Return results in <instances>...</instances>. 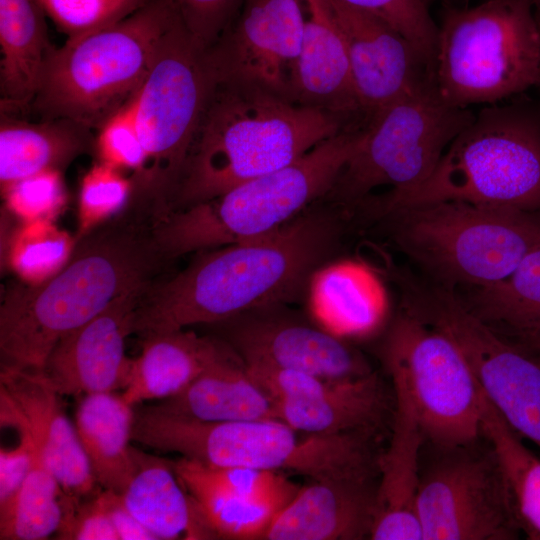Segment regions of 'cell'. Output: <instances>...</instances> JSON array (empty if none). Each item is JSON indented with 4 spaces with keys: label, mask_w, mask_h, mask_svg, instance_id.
Returning a JSON list of instances; mask_svg holds the SVG:
<instances>
[{
    "label": "cell",
    "mask_w": 540,
    "mask_h": 540,
    "mask_svg": "<svg viewBox=\"0 0 540 540\" xmlns=\"http://www.w3.org/2000/svg\"><path fill=\"white\" fill-rule=\"evenodd\" d=\"M329 212L307 207L265 236L198 252L182 271L145 290L132 334L213 325L257 307L300 300L338 245L340 229Z\"/></svg>",
    "instance_id": "obj_1"
},
{
    "label": "cell",
    "mask_w": 540,
    "mask_h": 540,
    "mask_svg": "<svg viewBox=\"0 0 540 540\" xmlns=\"http://www.w3.org/2000/svg\"><path fill=\"white\" fill-rule=\"evenodd\" d=\"M155 213L130 201L77 241L67 264L40 284L13 282L0 305L1 366L41 371L56 343L114 299L150 286L169 263L154 240Z\"/></svg>",
    "instance_id": "obj_2"
},
{
    "label": "cell",
    "mask_w": 540,
    "mask_h": 540,
    "mask_svg": "<svg viewBox=\"0 0 540 540\" xmlns=\"http://www.w3.org/2000/svg\"><path fill=\"white\" fill-rule=\"evenodd\" d=\"M350 127L261 87L215 79L168 212L281 169Z\"/></svg>",
    "instance_id": "obj_3"
},
{
    "label": "cell",
    "mask_w": 540,
    "mask_h": 540,
    "mask_svg": "<svg viewBox=\"0 0 540 540\" xmlns=\"http://www.w3.org/2000/svg\"><path fill=\"white\" fill-rule=\"evenodd\" d=\"M377 432L305 434L279 419L201 421L135 409L132 440L215 467L292 471L319 480L378 473Z\"/></svg>",
    "instance_id": "obj_4"
},
{
    "label": "cell",
    "mask_w": 540,
    "mask_h": 540,
    "mask_svg": "<svg viewBox=\"0 0 540 540\" xmlns=\"http://www.w3.org/2000/svg\"><path fill=\"white\" fill-rule=\"evenodd\" d=\"M363 135L345 128L281 169L166 213L153 225L158 249L171 262L277 230L328 193Z\"/></svg>",
    "instance_id": "obj_5"
},
{
    "label": "cell",
    "mask_w": 540,
    "mask_h": 540,
    "mask_svg": "<svg viewBox=\"0 0 540 540\" xmlns=\"http://www.w3.org/2000/svg\"><path fill=\"white\" fill-rule=\"evenodd\" d=\"M440 201L540 212V114L519 105L481 110L423 183L378 205L389 215Z\"/></svg>",
    "instance_id": "obj_6"
},
{
    "label": "cell",
    "mask_w": 540,
    "mask_h": 540,
    "mask_svg": "<svg viewBox=\"0 0 540 540\" xmlns=\"http://www.w3.org/2000/svg\"><path fill=\"white\" fill-rule=\"evenodd\" d=\"M177 16L171 0H148L119 22L67 39L51 54L30 109L97 130L136 95Z\"/></svg>",
    "instance_id": "obj_7"
},
{
    "label": "cell",
    "mask_w": 540,
    "mask_h": 540,
    "mask_svg": "<svg viewBox=\"0 0 540 540\" xmlns=\"http://www.w3.org/2000/svg\"><path fill=\"white\" fill-rule=\"evenodd\" d=\"M430 82L447 104H494L540 85V24L529 0L449 10L438 28Z\"/></svg>",
    "instance_id": "obj_8"
},
{
    "label": "cell",
    "mask_w": 540,
    "mask_h": 540,
    "mask_svg": "<svg viewBox=\"0 0 540 540\" xmlns=\"http://www.w3.org/2000/svg\"><path fill=\"white\" fill-rule=\"evenodd\" d=\"M214 83L206 50L178 14L135 96L136 126L147 164L140 175L131 176L132 197L159 213L169 211Z\"/></svg>",
    "instance_id": "obj_9"
},
{
    "label": "cell",
    "mask_w": 540,
    "mask_h": 540,
    "mask_svg": "<svg viewBox=\"0 0 540 540\" xmlns=\"http://www.w3.org/2000/svg\"><path fill=\"white\" fill-rule=\"evenodd\" d=\"M390 215L400 246L446 283L497 284L540 246V222L520 210L440 201Z\"/></svg>",
    "instance_id": "obj_10"
},
{
    "label": "cell",
    "mask_w": 540,
    "mask_h": 540,
    "mask_svg": "<svg viewBox=\"0 0 540 540\" xmlns=\"http://www.w3.org/2000/svg\"><path fill=\"white\" fill-rule=\"evenodd\" d=\"M474 118L468 108L445 103L429 79L371 118L361 143L323 198L350 205L363 202L380 186L401 193L420 185Z\"/></svg>",
    "instance_id": "obj_11"
},
{
    "label": "cell",
    "mask_w": 540,
    "mask_h": 540,
    "mask_svg": "<svg viewBox=\"0 0 540 540\" xmlns=\"http://www.w3.org/2000/svg\"><path fill=\"white\" fill-rule=\"evenodd\" d=\"M383 355L390 376L404 384L413 402L424 439L439 450L478 441L482 389L448 333L409 308L393 323Z\"/></svg>",
    "instance_id": "obj_12"
},
{
    "label": "cell",
    "mask_w": 540,
    "mask_h": 540,
    "mask_svg": "<svg viewBox=\"0 0 540 540\" xmlns=\"http://www.w3.org/2000/svg\"><path fill=\"white\" fill-rule=\"evenodd\" d=\"M475 445L440 450L443 456L421 473L423 540H511L521 534L491 447L479 451Z\"/></svg>",
    "instance_id": "obj_13"
},
{
    "label": "cell",
    "mask_w": 540,
    "mask_h": 540,
    "mask_svg": "<svg viewBox=\"0 0 540 540\" xmlns=\"http://www.w3.org/2000/svg\"><path fill=\"white\" fill-rule=\"evenodd\" d=\"M415 310L456 341L490 402L540 448V363L494 332L447 286L427 293Z\"/></svg>",
    "instance_id": "obj_14"
},
{
    "label": "cell",
    "mask_w": 540,
    "mask_h": 540,
    "mask_svg": "<svg viewBox=\"0 0 540 540\" xmlns=\"http://www.w3.org/2000/svg\"><path fill=\"white\" fill-rule=\"evenodd\" d=\"M287 304L257 307L213 324L248 366L293 370L326 379L374 372L366 358L330 331L314 326Z\"/></svg>",
    "instance_id": "obj_15"
},
{
    "label": "cell",
    "mask_w": 540,
    "mask_h": 540,
    "mask_svg": "<svg viewBox=\"0 0 540 540\" xmlns=\"http://www.w3.org/2000/svg\"><path fill=\"white\" fill-rule=\"evenodd\" d=\"M303 20L301 0H244L206 50L215 79L255 85L292 101Z\"/></svg>",
    "instance_id": "obj_16"
},
{
    "label": "cell",
    "mask_w": 540,
    "mask_h": 540,
    "mask_svg": "<svg viewBox=\"0 0 540 540\" xmlns=\"http://www.w3.org/2000/svg\"><path fill=\"white\" fill-rule=\"evenodd\" d=\"M247 369L273 400L277 418L299 432H378L388 416L389 396L375 372L336 380L263 366Z\"/></svg>",
    "instance_id": "obj_17"
},
{
    "label": "cell",
    "mask_w": 540,
    "mask_h": 540,
    "mask_svg": "<svg viewBox=\"0 0 540 540\" xmlns=\"http://www.w3.org/2000/svg\"><path fill=\"white\" fill-rule=\"evenodd\" d=\"M60 396L40 371L1 366V425L24 429L31 436L68 496L89 498L101 489Z\"/></svg>",
    "instance_id": "obj_18"
},
{
    "label": "cell",
    "mask_w": 540,
    "mask_h": 540,
    "mask_svg": "<svg viewBox=\"0 0 540 540\" xmlns=\"http://www.w3.org/2000/svg\"><path fill=\"white\" fill-rule=\"evenodd\" d=\"M148 287L120 295L56 343L40 372L61 396L124 390L132 360L125 354V340Z\"/></svg>",
    "instance_id": "obj_19"
},
{
    "label": "cell",
    "mask_w": 540,
    "mask_h": 540,
    "mask_svg": "<svg viewBox=\"0 0 540 540\" xmlns=\"http://www.w3.org/2000/svg\"><path fill=\"white\" fill-rule=\"evenodd\" d=\"M342 30L356 94L368 122L427 82L429 65L414 46L379 18L330 0Z\"/></svg>",
    "instance_id": "obj_20"
},
{
    "label": "cell",
    "mask_w": 540,
    "mask_h": 540,
    "mask_svg": "<svg viewBox=\"0 0 540 540\" xmlns=\"http://www.w3.org/2000/svg\"><path fill=\"white\" fill-rule=\"evenodd\" d=\"M379 473L312 480L279 511L264 539L357 540L369 538Z\"/></svg>",
    "instance_id": "obj_21"
},
{
    "label": "cell",
    "mask_w": 540,
    "mask_h": 540,
    "mask_svg": "<svg viewBox=\"0 0 540 540\" xmlns=\"http://www.w3.org/2000/svg\"><path fill=\"white\" fill-rule=\"evenodd\" d=\"M303 33L292 101L346 124H367L353 83L344 36L330 0H301Z\"/></svg>",
    "instance_id": "obj_22"
},
{
    "label": "cell",
    "mask_w": 540,
    "mask_h": 540,
    "mask_svg": "<svg viewBox=\"0 0 540 540\" xmlns=\"http://www.w3.org/2000/svg\"><path fill=\"white\" fill-rule=\"evenodd\" d=\"M391 379L392 432L389 447L379 457L376 512L369 538L420 540L423 536L417 498L419 452L424 436L404 384L398 378Z\"/></svg>",
    "instance_id": "obj_23"
},
{
    "label": "cell",
    "mask_w": 540,
    "mask_h": 540,
    "mask_svg": "<svg viewBox=\"0 0 540 540\" xmlns=\"http://www.w3.org/2000/svg\"><path fill=\"white\" fill-rule=\"evenodd\" d=\"M233 349L217 336L175 330L143 337L122 397L132 406L177 395Z\"/></svg>",
    "instance_id": "obj_24"
},
{
    "label": "cell",
    "mask_w": 540,
    "mask_h": 540,
    "mask_svg": "<svg viewBox=\"0 0 540 540\" xmlns=\"http://www.w3.org/2000/svg\"><path fill=\"white\" fill-rule=\"evenodd\" d=\"M46 14L36 0H0L1 113L28 111L56 49L48 37Z\"/></svg>",
    "instance_id": "obj_25"
},
{
    "label": "cell",
    "mask_w": 540,
    "mask_h": 540,
    "mask_svg": "<svg viewBox=\"0 0 540 540\" xmlns=\"http://www.w3.org/2000/svg\"><path fill=\"white\" fill-rule=\"evenodd\" d=\"M137 467L120 494L127 509L157 540L214 539L173 461L136 449Z\"/></svg>",
    "instance_id": "obj_26"
},
{
    "label": "cell",
    "mask_w": 540,
    "mask_h": 540,
    "mask_svg": "<svg viewBox=\"0 0 540 540\" xmlns=\"http://www.w3.org/2000/svg\"><path fill=\"white\" fill-rule=\"evenodd\" d=\"M156 408L201 421L278 419L273 400L233 350Z\"/></svg>",
    "instance_id": "obj_27"
},
{
    "label": "cell",
    "mask_w": 540,
    "mask_h": 540,
    "mask_svg": "<svg viewBox=\"0 0 540 540\" xmlns=\"http://www.w3.org/2000/svg\"><path fill=\"white\" fill-rule=\"evenodd\" d=\"M92 131L68 119L30 122L1 113V188L43 171L63 172L78 156L95 151Z\"/></svg>",
    "instance_id": "obj_28"
},
{
    "label": "cell",
    "mask_w": 540,
    "mask_h": 540,
    "mask_svg": "<svg viewBox=\"0 0 540 540\" xmlns=\"http://www.w3.org/2000/svg\"><path fill=\"white\" fill-rule=\"evenodd\" d=\"M135 407L122 394L82 396L75 428L93 475L102 489L121 494L137 467L136 448L130 445Z\"/></svg>",
    "instance_id": "obj_29"
},
{
    "label": "cell",
    "mask_w": 540,
    "mask_h": 540,
    "mask_svg": "<svg viewBox=\"0 0 540 540\" xmlns=\"http://www.w3.org/2000/svg\"><path fill=\"white\" fill-rule=\"evenodd\" d=\"M481 430L497 460L521 534L540 540V459L523 444L483 390Z\"/></svg>",
    "instance_id": "obj_30"
},
{
    "label": "cell",
    "mask_w": 540,
    "mask_h": 540,
    "mask_svg": "<svg viewBox=\"0 0 540 540\" xmlns=\"http://www.w3.org/2000/svg\"><path fill=\"white\" fill-rule=\"evenodd\" d=\"M466 305L488 327L520 346L540 334V246L505 280L477 288Z\"/></svg>",
    "instance_id": "obj_31"
},
{
    "label": "cell",
    "mask_w": 540,
    "mask_h": 540,
    "mask_svg": "<svg viewBox=\"0 0 540 540\" xmlns=\"http://www.w3.org/2000/svg\"><path fill=\"white\" fill-rule=\"evenodd\" d=\"M327 286V311L321 316L331 333L367 335L384 320L387 294L379 278L366 265L346 261L332 267L327 274Z\"/></svg>",
    "instance_id": "obj_32"
},
{
    "label": "cell",
    "mask_w": 540,
    "mask_h": 540,
    "mask_svg": "<svg viewBox=\"0 0 540 540\" xmlns=\"http://www.w3.org/2000/svg\"><path fill=\"white\" fill-rule=\"evenodd\" d=\"M65 495L34 443L30 472L12 505L0 514V539L42 540L56 534Z\"/></svg>",
    "instance_id": "obj_33"
},
{
    "label": "cell",
    "mask_w": 540,
    "mask_h": 540,
    "mask_svg": "<svg viewBox=\"0 0 540 540\" xmlns=\"http://www.w3.org/2000/svg\"><path fill=\"white\" fill-rule=\"evenodd\" d=\"M4 264L26 284H40L58 273L69 261L76 238L51 220L19 222L5 233Z\"/></svg>",
    "instance_id": "obj_34"
},
{
    "label": "cell",
    "mask_w": 540,
    "mask_h": 540,
    "mask_svg": "<svg viewBox=\"0 0 540 540\" xmlns=\"http://www.w3.org/2000/svg\"><path fill=\"white\" fill-rule=\"evenodd\" d=\"M193 497L214 539H264L282 507L250 500L210 486L182 484Z\"/></svg>",
    "instance_id": "obj_35"
},
{
    "label": "cell",
    "mask_w": 540,
    "mask_h": 540,
    "mask_svg": "<svg viewBox=\"0 0 540 540\" xmlns=\"http://www.w3.org/2000/svg\"><path fill=\"white\" fill-rule=\"evenodd\" d=\"M173 467L182 484H202L282 508L299 489L277 471L239 466L215 467L183 457L173 461Z\"/></svg>",
    "instance_id": "obj_36"
},
{
    "label": "cell",
    "mask_w": 540,
    "mask_h": 540,
    "mask_svg": "<svg viewBox=\"0 0 540 540\" xmlns=\"http://www.w3.org/2000/svg\"><path fill=\"white\" fill-rule=\"evenodd\" d=\"M133 189L132 177L101 161L94 163L80 184L76 241L120 214L129 204Z\"/></svg>",
    "instance_id": "obj_37"
},
{
    "label": "cell",
    "mask_w": 540,
    "mask_h": 540,
    "mask_svg": "<svg viewBox=\"0 0 540 540\" xmlns=\"http://www.w3.org/2000/svg\"><path fill=\"white\" fill-rule=\"evenodd\" d=\"M4 209L19 222L51 220L66 206L68 194L62 171L47 170L3 188Z\"/></svg>",
    "instance_id": "obj_38"
},
{
    "label": "cell",
    "mask_w": 540,
    "mask_h": 540,
    "mask_svg": "<svg viewBox=\"0 0 540 540\" xmlns=\"http://www.w3.org/2000/svg\"><path fill=\"white\" fill-rule=\"evenodd\" d=\"M57 29L72 39L130 16L148 0H36Z\"/></svg>",
    "instance_id": "obj_39"
},
{
    "label": "cell",
    "mask_w": 540,
    "mask_h": 540,
    "mask_svg": "<svg viewBox=\"0 0 540 540\" xmlns=\"http://www.w3.org/2000/svg\"><path fill=\"white\" fill-rule=\"evenodd\" d=\"M387 23L404 36L430 66L438 37L425 0H341Z\"/></svg>",
    "instance_id": "obj_40"
},
{
    "label": "cell",
    "mask_w": 540,
    "mask_h": 540,
    "mask_svg": "<svg viewBox=\"0 0 540 540\" xmlns=\"http://www.w3.org/2000/svg\"><path fill=\"white\" fill-rule=\"evenodd\" d=\"M135 96L111 115L95 135L98 161L121 171L131 170L133 177L140 175L147 164V154L136 126Z\"/></svg>",
    "instance_id": "obj_41"
},
{
    "label": "cell",
    "mask_w": 540,
    "mask_h": 540,
    "mask_svg": "<svg viewBox=\"0 0 540 540\" xmlns=\"http://www.w3.org/2000/svg\"><path fill=\"white\" fill-rule=\"evenodd\" d=\"M186 29L203 50L211 48L240 11L244 0H171Z\"/></svg>",
    "instance_id": "obj_42"
},
{
    "label": "cell",
    "mask_w": 540,
    "mask_h": 540,
    "mask_svg": "<svg viewBox=\"0 0 540 540\" xmlns=\"http://www.w3.org/2000/svg\"><path fill=\"white\" fill-rule=\"evenodd\" d=\"M101 490L85 499L65 495L64 517L56 533L57 539L119 540L104 506Z\"/></svg>",
    "instance_id": "obj_43"
},
{
    "label": "cell",
    "mask_w": 540,
    "mask_h": 540,
    "mask_svg": "<svg viewBox=\"0 0 540 540\" xmlns=\"http://www.w3.org/2000/svg\"><path fill=\"white\" fill-rule=\"evenodd\" d=\"M19 443L12 449L0 450V514L14 502L32 466L34 442L23 429H15Z\"/></svg>",
    "instance_id": "obj_44"
},
{
    "label": "cell",
    "mask_w": 540,
    "mask_h": 540,
    "mask_svg": "<svg viewBox=\"0 0 540 540\" xmlns=\"http://www.w3.org/2000/svg\"><path fill=\"white\" fill-rule=\"evenodd\" d=\"M100 494L119 540H157L127 509L119 493L102 489Z\"/></svg>",
    "instance_id": "obj_45"
},
{
    "label": "cell",
    "mask_w": 540,
    "mask_h": 540,
    "mask_svg": "<svg viewBox=\"0 0 540 540\" xmlns=\"http://www.w3.org/2000/svg\"><path fill=\"white\" fill-rule=\"evenodd\" d=\"M521 349L540 363V334L527 341Z\"/></svg>",
    "instance_id": "obj_46"
},
{
    "label": "cell",
    "mask_w": 540,
    "mask_h": 540,
    "mask_svg": "<svg viewBox=\"0 0 540 540\" xmlns=\"http://www.w3.org/2000/svg\"><path fill=\"white\" fill-rule=\"evenodd\" d=\"M531 6H532V9L534 11V14L537 18V21L539 22L540 24V0H529Z\"/></svg>",
    "instance_id": "obj_47"
},
{
    "label": "cell",
    "mask_w": 540,
    "mask_h": 540,
    "mask_svg": "<svg viewBox=\"0 0 540 540\" xmlns=\"http://www.w3.org/2000/svg\"><path fill=\"white\" fill-rule=\"evenodd\" d=\"M425 1H427V0H425Z\"/></svg>",
    "instance_id": "obj_48"
}]
</instances>
